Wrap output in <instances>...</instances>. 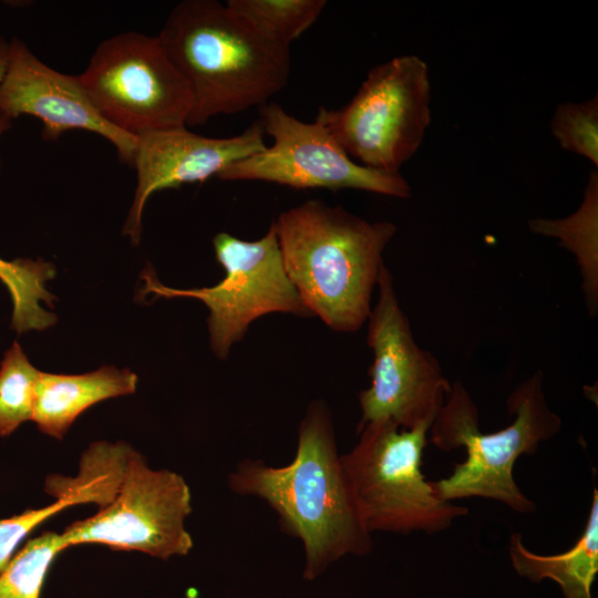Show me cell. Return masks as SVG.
Here are the masks:
<instances>
[{
	"label": "cell",
	"mask_w": 598,
	"mask_h": 598,
	"mask_svg": "<svg viewBox=\"0 0 598 598\" xmlns=\"http://www.w3.org/2000/svg\"><path fill=\"white\" fill-rule=\"evenodd\" d=\"M543 380V372L537 370L514 389L506 404L515 417L508 426L493 433L480 430L478 409L463 383H452L430 426V440L446 452L464 447L466 458L447 477L430 481L440 499L483 497L517 513L535 512V503L519 489L513 471L520 455L534 454L542 442L554 437L561 427L559 415L546 401Z\"/></svg>",
	"instance_id": "obj_4"
},
{
	"label": "cell",
	"mask_w": 598,
	"mask_h": 598,
	"mask_svg": "<svg viewBox=\"0 0 598 598\" xmlns=\"http://www.w3.org/2000/svg\"><path fill=\"white\" fill-rule=\"evenodd\" d=\"M509 557L518 575L533 581H556L565 598H592L591 588L598 573V491L595 487L582 534L568 550L539 555L529 550L519 533L509 538Z\"/></svg>",
	"instance_id": "obj_15"
},
{
	"label": "cell",
	"mask_w": 598,
	"mask_h": 598,
	"mask_svg": "<svg viewBox=\"0 0 598 598\" xmlns=\"http://www.w3.org/2000/svg\"><path fill=\"white\" fill-rule=\"evenodd\" d=\"M9 54H10V44L9 41L4 40L3 38H0V82L2 81L8 63H9ZM10 120L0 116V138L3 135L4 132H7L11 127ZM0 173H1V159H0Z\"/></svg>",
	"instance_id": "obj_24"
},
{
	"label": "cell",
	"mask_w": 598,
	"mask_h": 598,
	"mask_svg": "<svg viewBox=\"0 0 598 598\" xmlns=\"http://www.w3.org/2000/svg\"><path fill=\"white\" fill-rule=\"evenodd\" d=\"M55 276V267L44 260L19 258L7 261L0 258V281L12 300L11 328L18 333L44 330L58 318L40 305L53 307L56 297L45 289V282Z\"/></svg>",
	"instance_id": "obj_18"
},
{
	"label": "cell",
	"mask_w": 598,
	"mask_h": 598,
	"mask_svg": "<svg viewBox=\"0 0 598 598\" xmlns=\"http://www.w3.org/2000/svg\"><path fill=\"white\" fill-rule=\"evenodd\" d=\"M215 257L225 277L214 286L176 289L157 280L152 270L142 275L143 293L159 298H193L209 310V342L219 359L229 355L250 324L272 312L312 317L289 280L279 248L274 221L257 240H244L220 231L213 238Z\"/></svg>",
	"instance_id": "obj_8"
},
{
	"label": "cell",
	"mask_w": 598,
	"mask_h": 598,
	"mask_svg": "<svg viewBox=\"0 0 598 598\" xmlns=\"http://www.w3.org/2000/svg\"><path fill=\"white\" fill-rule=\"evenodd\" d=\"M157 37L190 90L187 125L260 107L290 76V48L216 0L181 1Z\"/></svg>",
	"instance_id": "obj_2"
},
{
	"label": "cell",
	"mask_w": 598,
	"mask_h": 598,
	"mask_svg": "<svg viewBox=\"0 0 598 598\" xmlns=\"http://www.w3.org/2000/svg\"><path fill=\"white\" fill-rule=\"evenodd\" d=\"M559 146L598 165V96L559 104L550 121Z\"/></svg>",
	"instance_id": "obj_22"
},
{
	"label": "cell",
	"mask_w": 598,
	"mask_h": 598,
	"mask_svg": "<svg viewBox=\"0 0 598 598\" xmlns=\"http://www.w3.org/2000/svg\"><path fill=\"white\" fill-rule=\"evenodd\" d=\"M529 229L559 239L560 246L576 257L581 289L591 317L598 310V174L591 172L578 209L561 219L533 218Z\"/></svg>",
	"instance_id": "obj_16"
},
{
	"label": "cell",
	"mask_w": 598,
	"mask_h": 598,
	"mask_svg": "<svg viewBox=\"0 0 598 598\" xmlns=\"http://www.w3.org/2000/svg\"><path fill=\"white\" fill-rule=\"evenodd\" d=\"M134 451L125 442H94L81 456L79 474L48 476L45 491L72 506L95 504L102 508L115 496Z\"/></svg>",
	"instance_id": "obj_17"
},
{
	"label": "cell",
	"mask_w": 598,
	"mask_h": 598,
	"mask_svg": "<svg viewBox=\"0 0 598 598\" xmlns=\"http://www.w3.org/2000/svg\"><path fill=\"white\" fill-rule=\"evenodd\" d=\"M0 82V116L10 121L31 115L43 123L44 140L68 131L95 133L115 147L118 157L133 166L137 138L106 122L89 99L79 75L61 73L43 63L17 38Z\"/></svg>",
	"instance_id": "obj_12"
},
{
	"label": "cell",
	"mask_w": 598,
	"mask_h": 598,
	"mask_svg": "<svg viewBox=\"0 0 598 598\" xmlns=\"http://www.w3.org/2000/svg\"><path fill=\"white\" fill-rule=\"evenodd\" d=\"M264 135L255 122L231 137H207L186 127L138 137L133 162L137 185L123 234L138 245L143 210L154 193L218 177L233 163L262 151L267 146Z\"/></svg>",
	"instance_id": "obj_13"
},
{
	"label": "cell",
	"mask_w": 598,
	"mask_h": 598,
	"mask_svg": "<svg viewBox=\"0 0 598 598\" xmlns=\"http://www.w3.org/2000/svg\"><path fill=\"white\" fill-rule=\"evenodd\" d=\"M430 426L369 423L357 429L358 443L342 454L359 514L371 535L435 534L468 514L466 507L440 499L422 474Z\"/></svg>",
	"instance_id": "obj_5"
},
{
	"label": "cell",
	"mask_w": 598,
	"mask_h": 598,
	"mask_svg": "<svg viewBox=\"0 0 598 598\" xmlns=\"http://www.w3.org/2000/svg\"><path fill=\"white\" fill-rule=\"evenodd\" d=\"M192 509L185 478L171 470L150 467L134 451L113 499L61 534L68 548L102 544L166 560L192 550L194 542L185 526Z\"/></svg>",
	"instance_id": "obj_10"
},
{
	"label": "cell",
	"mask_w": 598,
	"mask_h": 598,
	"mask_svg": "<svg viewBox=\"0 0 598 598\" xmlns=\"http://www.w3.org/2000/svg\"><path fill=\"white\" fill-rule=\"evenodd\" d=\"M377 287L378 300L368 318L367 337L373 352L371 383L359 394L358 429L380 422L403 429L431 425L452 383L437 359L416 343L385 265Z\"/></svg>",
	"instance_id": "obj_9"
},
{
	"label": "cell",
	"mask_w": 598,
	"mask_h": 598,
	"mask_svg": "<svg viewBox=\"0 0 598 598\" xmlns=\"http://www.w3.org/2000/svg\"><path fill=\"white\" fill-rule=\"evenodd\" d=\"M226 4L274 42L290 48L320 17L326 0H228Z\"/></svg>",
	"instance_id": "obj_19"
},
{
	"label": "cell",
	"mask_w": 598,
	"mask_h": 598,
	"mask_svg": "<svg viewBox=\"0 0 598 598\" xmlns=\"http://www.w3.org/2000/svg\"><path fill=\"white\" fill-rule=\"evenodd\" d=\"M430 101L427 64L416 55H401L370 69L346 105L321 107L316 117L354 162L400 174L425 136Z\"/></svg>",
	"instance_id": "obj_6"
},
{
	"label": "cell",
	"mask_w": 598,
	"mask_h": 598,
	"mask_svg": "<svg viewBox=\"0 0 598 598\" xmlns=\"http://www.w3.org/2000/svg\"><path fill=\"white\" fill-rule=\"evenodd\" d=\"M66 548L55 532L28 540L0 573V598H40L53 559Z\"/></svg>",
	"instance_id": "obj_21"
},
{
	"label": "cell",
	"mask_w": 598,
	"mask_h": 598,
	"mask_svg": "<svg viewBox=\"0 0 598 598\" xmlns=\"http://www.w3.org/2000/svg\"><path fill=\"white\" fill-rule=\"evenodd\" d=\"M228 487L265 501L280 529L301 542L306 580L316 579L342 557L367 555L373 548L338 450L330 410L321 400L307 408L289 464L276 467L243 460L229 474Z\"/></svg>",
	"instance_id": "obj_1"
},
{
	"label": "cell",
	"mask_w": 598,
	"mask_h": 598,
	"mask_svg": "<svg viewBox=\"0 0 598 598\" xmlns=\"http://www.w3.org/2000/svg\"><path fill=\"white\" fill-rule=\"evenodd\" d=\"M40 373L18 342L4 352L0 363V437L32 420Z\"/></svg>",
	"instance_id": "obj_20"
},
{
	"label": "cell",
	"mask_w": 598,
	"mask_h": 598,
	"mask_svg": "<svg viewBox=\"0 0 598 598\" xmlns=\"http://www.w3.org/2000/svg\"><path fill=\"white\" fill-rule=\"evenodd\" d=\"M137 382L134 372L113 365L82 374L41 372L31 421L42 433L62 440L86 409L107 399L134 393Z\"/></svg>",
	"instance_id": "obj_14"
},
{
	"label": "cell",
	"mask_w": 598,
	"mask_h": 598,
	"mask_svg": "<svg viewBox=\"0 0 598 598\" xmlns=\"http://www.w3.org/2000/svg\"><path fill=\"white\" fill-rule=\"evenodd\" d=\"M264 133L270 146L229 165L221 181H261L297 189H361L395 198H409L411 187L401 174H386L354 162L319 118L307 123L281 105L259 107Z\"/></svg>",
	"instance_id": "obj_11"
},
{
	"label": "cell",
	"mask_w": 598,
	"mask_h": 598,
	"mask_svg": "<svg viewBox=\"0 0 598 598\" xmlns=\"http://www.w3.org/2000/svg\"><path fill=\"white\" fill-rule=\"evenodd\" d=\"M79 78L99 114L128 135L187 125L190 90L157 35L126 31L105 39Z\"/></svg>",
	"instance_id": "obj_7"
},
{
	"label": "cell",
	"mask_w": 598,
	"mask_h": 598,
	"mask_svg": "<svg viewBox=\"0 0 598 598\" xmlns=\"http://www.w3.org/2000/svg\"><path fill=\"white\" fill-rule=\"evenodd\" d=\"M72 506L56 499L53 504L38 509H28L9 518L0 519V573L8 566L19 543L48 518Z\"/></svg>",
	"instance_id": "obj_23"
},
{
	"label": "cell",
	"mask_w": 598,
	"mask_h": 598,
	"mask_svg": "<svg viewBox=\"0 0 598 598\" xmlns=\"http://www.w3.org/2000/svg\"><path fill=\"white\" fill-rule=\"evenodd\" d=\"M274 225L286 274L312 317L337 332L358 331L370 316L396 225L321 199L283 210Z\"/></svg>",
	"instance_id": "obj_3"
}]
</instances>
